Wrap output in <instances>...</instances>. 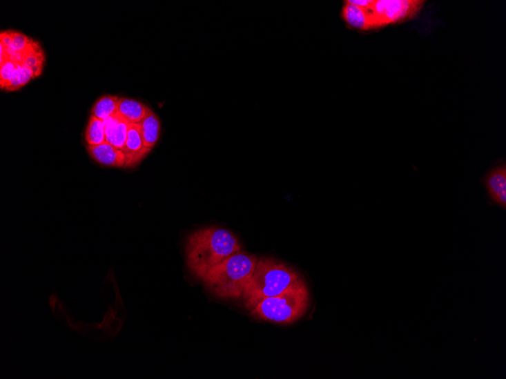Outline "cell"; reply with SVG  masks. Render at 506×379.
I'll list each match as a JSON object with an SVG mask.
<instances>
[{
    "instance_id": "obj_16",
    "label": "cell",
    "mask_w": 506,
    "mask_h": 379,
    "mask_svg": "<svg viewBox=\"0 0 506 379\" xmlns=\"http://www.w3.org/2000/svg\"><path fill=\"white\" fill-rule=\"evenodd\" d=\"M49 302L54 317L67 327L72 328L75 323L74 315L68 307L61 301L55 291L50 296Z\"/></svg>"
},
{
    "instance_id": "obj_17",
    "label": "cell",
    "mask_w": 506,
    "mask_h": 379,
    "mask_svg": "<svg viewBox=\"0 0 506 379\" xmlns=\"http://www.w3.org/2000/svg\"><path fill=\"white\" fill-rule=\"evenodd\" d=\"M12 45L7 50L21 54V57L30 52L31 44L28 37L17 32H12Z\"/></svg>"
},
{
    "instance_id": "obj_15",
    "label": "cell",
    "mask_w": 506,
    "mask_h": 379,
    "mask_svg": "<svg viewBox=\"0 0 506 379\" xmlns=\"http://www.w3.org/2000/svg\"><path fill=\"white\" fill-rule=\"evenodd\" d=\"M88 146H98L106 143L104 121L91 115L85 133Z\"/></svg>"
},
{
    "instance_id": "obj_2",
    "label": "cell",
    "mask_w": 506,
    "mask_h": 379,
    "mask_svg": "<svg viewBox=\"0 0 506 379\" xmlns=\"http://www.w3.org/2000/svg\"><path fill=\"white\" fill-rule=\"evenodd\" d=\"M258 257L240 250L207 273L202 281L206 289L222 299H239L250 282Z\"/></svg>"
},
{
    "instance_id": "obj_10",
    "label": "cell",
    "mask_w": 506,
    "mask_h": 379,
    "mask_svg": "<svg viewBox=\"0 0 506 379\" xmlns=\"http://www.w3.org/2000/svg\"><path fill=\"white\" fill-rule=\"evenodd\" d=\"M141 130L144 146L151 148L157 144L161 133V122L159 117L148 107L147 112L141 123Z\"/></svg>"
},
{
    "instance_id": "obj_3",
    "label": "cell",
    "mask_w": 506,
    "mask_h": 379,
    "mask_svg": "<svg viewBox=\"0 0 506 379\" xmlns=\"http://www.w3.org/2000/svg\"><path fill=\"white\" fill-rule=\"evenodd\" d=\"M302 280L291 266L274 258L260 257L241 299L251 311L262 300L282 294Z\"/></svg>"
},
{
    "instance_id": "obj_5",
    "label": "cell",
    "mask_w": 506,
    "mask_h": 379,
    "mask_svg": "<svg viewBox=\"0 0 506 379\" xmlns=\"http://www.w3.org/2000/svg\"><path fill=\"white\" fill-rule=\"evenodd\" d=\"M422 0H376L367 11L371 28L413 19L422 9Z\"/></svg>"
},
{
    "instance_id": "obj_8",
    "label": "cell",
    "mask_w": 506,
    "mask_h": 379,
    "mask_svg": "<svg viewBox=\"0 0 506 379\" xmlns=\"http://www.w3.org/2000/svg\"><path fill=\"white\" fill-rule=\"evenodd\" d=\"M104 123L106 143L123 150L126 143L130 123L118 113L108 118Z\"/></svg>"
},
{
    "instance_id": "obj_13",
    "label": "cell",
    "mask_w": 506,
    "mask_h": 379,
    "mask_svg": "<svg viewBox=\"0 0 506 379\" xmlns=\"http://www.w3.org/2000/svg\"><path fill=\"white\" fill-rule=\"evenodd\" d=\"M72 329L91 341L107 340L112 336L104 322L101 323L79 322L74 323Z\"/></svg>"
},
{
    "instance_id": "obj_6",
    "label": "cell",
    "mask_w": 506,
    "mask_h": 379,
    "mask_svg": "<svg viewBox=\"0 0 506 379\" xmlns=\"http://www.w3.org/2000/svg\"><path fill=\"white\" fill-rule=\"evenodd\" d=\"M144 146L141 126L130 124L126 145L122 150L124 155V168H133L141 163L151 152Z\"/></svg>"
},
{
    "instance_id": "obj_7",
    "label": "cell",
    "mask_w": 506,
    "mask_h": 379,
    "mask_svg": "<svg viewBox=\"0 0 506 379\" xmlns=\"http://www.w3.org/2000/svg\"><path fill=\"white\" fill-rule=\"evenodd\" d=\"M88 153L93 160L106 167L124 168V155L122 150L105 143L98 146H88Z\"/></svg>"
},
{
    "instance_id": "obj_12",
    "label": "cell",
    "mask_w": 506,
    "mask_h": 379,
    "mask_svg": "<svg viewBox=\"0 0 506 379\" xmlns=\"http://www.w3.org/2000/svg\"><path fill=\"white\" fill-rule=\"evenodd\" d=\"M148 107L135 99L120 98L117 113L130 124H139L143 120Z\"/></svg>"
},
{
    "instance_id": "obj_19",
    "label": "cell",
    "mask_w": 506,
    "mask_h": 379,
    "mask_svg": "<svg viewBox=\"0 0 506 379\" xmlns=\"http://www.w3.org/2000/svg\"><path fill=\"white\" fill-rule=\"evenodd\" d=\"M373 1H375V0H349V1L346 2L362 8V9L367 10L372 6Z\"/></svg>"
},
{
    "instance_id": "obj_4",
    "label": "cell",
    "mask_w": 506,
    "mask_h": 379,
    "mask_svg": "<svg viewBox=\"0 0 506 379\" xmlns=\"http://www.w3.org/2000/svg\"><path fill=\"white\" fill-rule=\"evenodd\" d=\"M309 306V293L304 280L282 294L262 300L251 311L253 318L278 324H291L304 315Z\"/></svg>"
},
{
    "instance_id": "obj_1",
    "label": "cell",
    "mask_w": 506,
    "mask_h": 379,
    "mask_svg": "<svg viewBox=\"0 0 506 379\" xmlns=\"http://www.w3.org/2000/svg\"><path fill=\"white\" fill-rule=\"evenodd\" d=\"M240 250L241 244L229 231L202 228L192 233L186 242V265L193 275L202 280L213 268Z\"/></svg>"
},
{
    "instance_id": "obj_18",
    "label": "cell",
    "mask_w": 506,
    "mask_h": 379,
    "mask_svg": "<svg viewBox=\"0 0 506 379\" xmlns=\"http://www.w3.org/2000/svg\"><path fill=\"white\" fill-rule=\"evenodd\" d=\"M18 62L13 61L11 59L6 60L3 65H1V70H0V75H1V88L3 89L6 84L10 82L13 75L15 68H17Z\"/></svg>"
},
{
    "instance_id": "obj_14",
    "label": "cell",
    "mask_w": 506,
    "mask_h": 379,
    "mask_svg": "<svg viewBox=\"0 0 506 379\" xmlns=\"http://www.w3.org/2000/svg\"><path fill=\"white\" fill-rule=\"evenodd\" d=\"M119 99L116 96H104L99 98L92 108V115L101 121L107 120L117 113Z\"/></svg>"
},
{
    "instance_id": "obj_9",
    "label": "cell",
    "mask_w": 506,
    "mask_h": 379,
    "mask_svg": "<svg viewBox=\"0 0 506 379\" xmlns=\"http://www.w3.org/2000/svg\"><path fill=\"white\" fill-rule=\"evenodd\" d=\"M489 196L503 208L506 205V167L500 165L490 171L485 179Z\"/></svg>"
},
{
    "instance_id": "obj_11",
    "label": "cell",
    "mask_w": 506,
    "mask_h": 379,
    "mask_svg": "<svg viewBox=\"0 0 506 379\" xmlns=\"http://www.w3.org/2000/svg\"><path fill=\"white\" fill-rule=\"evenodd\" d=\"M342 15L350 27L362 30L372 29L367 10L362 9V8L345 1Z\"/></svg>"
}]
</instances>
